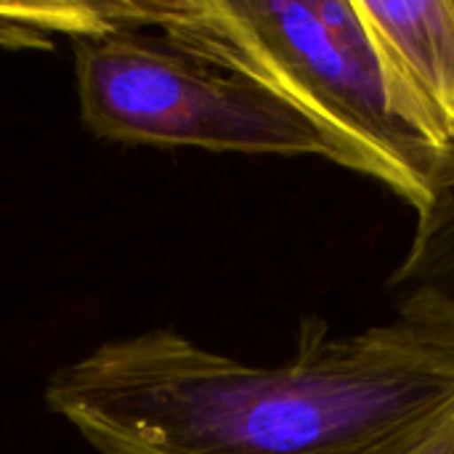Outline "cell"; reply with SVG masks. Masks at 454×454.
Returning a JSON list of instances; mask_svg holds the SVG:
<instances>
[{
	"instance_id": "cell-1",
	"label": "cell",
	"mask_w": 454,
	"mask_h": 454,
	"mask_svg": "<svg viewBox=\"0 0 454 454\" xmlns=\"http://www.w3.org/2000/svg\"><path fill=\"white\" fill-rule=\"evenodd\" d=\"M45 402L98 454H391L454 412V340L309 319L290 362L250 367L152 330L59 370Z\"/></svg>"
},
{
	"instance_id": "cell-2",
	"label": "cell",
	"mask_w": 454,
	"mask_h": 454,
	"mask_svg": "<svg viewBox=\"0 0 454 454\" xmlns=\"http://www.w3.org/2000/svg\"><path fill=\"white\" fill-rule=\"evenodd\" d=\"M101 27H152L306 114L343 168L423 210L454 173V146L402 109L354 0H154L96 5Z\"/></svg>"
},
{
	"instance_id": "cell-3",
	"label": "cell",
	"mask_w": 454,
	"mask_h": 454,
	"mask_svg": "<svg viewBox=\"0 0 454 454\" xmlns=\"http://www.w3.org/2000/svg\"><path fill=\"white\" fill-rule=\"evenodd\" d=\"M80 117L109 141L239 154H317L338 146L271 90L218 69L162 35L114 24L72 35Z\"/></svg>"
},
{
	"instance_id": "cell-4",
	"label": "cell",
	"mask_w": 454,
	"mask_h": 454,
	"mask_svg": "<svg viewBox=\"0 0 454 454\" xmlns=\"http://www.w3.org/2000/svg\"><path fill=\"white\" fill-rule=\"evenodd\" d=\"M410 120L454 146V0H354Z\"/></svg>"
},
{
	"instance_id": "cell-5",
	"label": "cell",
	"mask_w": 454,
	"mask_h": 454,
	"mask_svg": "<svg viewBox=\"0 0 454 454\" xmlns=\"http://www.w3.org/2000/svg\"><path fill=\"white\" fill-rule=\"evenodd\" d=\"M399 319L454 340V173L418 210L404 261L388 279Z\"/></svg>"
},
{
	"instance_id": "cell-6",
	"label": "cell",
	"mask_w": 454,
	"mask_h": 454,
	"mask_svg": "<svg viewBox=\"0 0 454 454\" xmlns=\"http://www.w3.org/2000/svg\"><path fill=\"white\" fill-rule=\"evenodd\" d=\"M391 454H454V412Z\"/></svg>"
}]
</instances>
